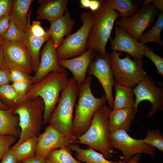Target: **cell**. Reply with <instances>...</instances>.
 <instances>
[{
    "label": "cell",
    "instance_id": "cell-1",
    "mask_svg": "<svg viewBox=\"0 0 163 163\" xmlns=\"http://www.w3.org/2000/svg\"><path fill=\"white\" fill-rule=\"evenodd\" d=\"M78 87L72 77L61 92L59 99L48 123L63 134L72 143L77 139L72 133L73 111L78 96Z\"/></svg>",
    "mask_w": 163,
    "mask_h": 163
},
{
    "label": "cell",
    "instance_id": "cell-2",
    "mask_svg": "<svg viewBox=\"0 0 163 163\" xmlns=\"http://www.w3.org/2000/svg\"><path fill=\"white\" fill-rule=\"evenodd\" d=\"M68 76L66 70L61 73L51 72L38 83L32 84L24 96L23 101L38 97L43 100L44 107L43 126L47 123L59 99L60 93L67 83Z\"/></svg>",
    "mask_w": 163,
    "mask_h": 163
},
{
    "label": "cell",
    "instance_id": "cell-3",
    "mask_svg": "<svg viewBox=\"0 0 163 163\" xmlns=\"http://www.w3.org/2000/svg\"><path fill=\"white\" fill-rule=\"evenodd\" d=\"M91 81L88 75L78 86V100L72 123L73 134L77 139L88 130L94 113L107 101L105 94L100 98L94 96L91 88Z\"/></svg>",
    "mask_w": 163,
    "mask_h": 163
},
{
    "label": "cell",
    "instance_id": "cell-4",
    "mask_svg": "<svg viewBox=\"0 0 163 163\" xmlns=\"http://www.w3.org/2000/svg\"><path fill=\"white\" fill-rule=\"evenodd\" d=\"M101 2L100 8L95 11H92L93 21L87 40L86 49L94 51L104 58L107 43L111 38L114 24L120 15L109 8L106 1Z\"/></svg>",
    "mask_w": 163,
    "mask_h": 163
},
{
    "label": "cell",
    "instance_id": "cell-5",
    "mask_svg": "<svg viewBox=\"0 0 163 163\" xmlns=\"http://www.w3.org/2000/svg\"><path fill=\"white\" fill-rule=\"evenodd\" d=\"M110 110L105 104L99 107L94 113L89 129L77 139L76 142L99 151L107 159L112 158L114 152L110 142L108 115Z\"/></svg>",
    "mask_w": 163,
    "mask_h": 163
},
{
    "label": "cell",
    "instance_id": "cell-6",
    "mask_svg": "<svg viewBox=\"0 0 163 163\" xmlns=\"http://www.w3.org/2000/svg\"><path fill=\"white\" fill-rule=\"evenodd\" d=\"M44 107L42 99L38 97L25 100L12 108V113L18 116L21 132L15 148L24 141L37 138L43 125Z\"/></svg>",
    "mask_w": 163,
    "mask_h": 163
},
{
    "label": "cell",
    "instance_id": "cell-7",
    "mask_svg": "<svg viewBox=\"0 0 163 163\" xmlns=\"http://www.w3.org/2000/svg\"><path fill=\"white\" fill-rule=\"evenodd\" d=\"M119 52L110 53L111 67L116 83L134 88L147 74L143 69L144 62L130 58L126 55L123 58Z\"/></svg>",
    "mask_w": 163,
    "mask_h": 163
},
{
    "label": "cell",
    "instance_id": "cell-8",
    "mask_svg": "<svg viewBox=\"0 0 163 163\" xmlns=\"http://www.w3.org/2000/svg\"><path fill=\"white\" fill-rule=\"evenodd\" d=\"M83 23L77 31L63 39L56 49L58 60L67 59L80 56L86 51V44L93 21L92 12L82 13L80 15Z\"/></svg>",
    "mask_w": 163,
    "mask_h": 163
},
{
    "label": "cell",
    "instance_id": "cell-9",
    "mask_svg": "<svg viewBox=\"0 0 163 163\" xmlns=\"http://www.w3.org/2000/svg\"><path fill=\"white\" fill-rule=\"evenodd\" d=\"M111 147L120 151L124 157L123 160L127 163L134 155L145 153L151 157L156 154L155 148L145 143L143 139H136L130 136L123 129L116 131L110 134Z\"/></svg>",
    "mask_w": 163,
    "mask_h": 163
},
{
    "label": "cell",
    "instance_id": "cell-10",
    "mask_svg": "<svg viewBox=\"0 0 163 163\" xmlns=\"http://www.w3.org/2000/svg\"><path fill=\"white\" fill-rule=\"evenodd\" d=\"M158 11L151 4L139 8L131 16L119 19L116 21L115 24L139 41L145 30L155 21Z\"/></svg>",
    "mask_w": 163,
    "mask_h": 163
},
{
    "label": "cell",
    "instance_id": "cell-11",
    "mask_svg": "<svg viewBox=\"0 0 163 163\" xmlns=\"http://www.w3.org/2000/svg\"><path fill=\"white\" fill-rule=\"evenodd\" d=\"M133 91L136 96L135 115L138 112L139 104L144 101H148L152 104L151 110L147 115L148 117H152L163 110L162 89L157 85L155 81L147 74L133 89Z\"/></svg>",
    "mask_w": 163,
    "mask_h": 163
},
{
    "label": "cell",
    "instance_id": "cell-12",
    "mask_svg": "<svg viewBox=\"0 0 163 163\" xmlns=\"http://www.w3.org/2000/svg\"><path fill=\"white\" fill-rule=\"evenodd\" d=\"M87 73L89 76L94 75L100 82L104 91L109 108L113 110L114 100L112 89L115 82L111 67L110 53L106 52L104 58L99 55L96 56L90 63Z\"/></svg>",
    "mask_w": 163,
    "mask_h": 163
},
{
    "label": "cell",
    "instance_id": "cell-13",
    "mask_svg": "<svg viewBox=\"0 0 163 163\" xmlns=\"http://www.w3.org/2000/svg\"><path fill=\"white\" fill-rule=\"evenodd\" d=\"M4 58L8 69L17 68L30 75L33 71L30 56L22 43L5 41L3 45Z\"/></svg>",
    "mask_w": 163,
    "mask_h": 163
},
{
    "label": "cell",
    "instance_id": "cell-14",
    "mask_svg": "<svg viewBox=\"0 0 163 163\" xmlns=\"http://www.w3.org/2000/svg\"><path fill=\"white\" fill-rule=\"evenodd\" d=\"M37 139L35 156L44 160L52 151L72 144L63 134L50 124L39 135Z\"/></svg>",
    "mask_w": 163,
    "mask_h": 163
},
{
    "label": "cell",
    "instance_id": "cell-15",
    "mask_svg": "<svg viewBox=\"0 0 163 163\" xmlns=\"http://www.w3.org/2000/svg\"><path fill=\"white\" fill-rule=\"evenodd\" d=\"M56 50L54 42L50 37L46 41L40 54V64L35 75L32 77V84L38 83L51 72L61 73L65 70L59 64Z\"/></svg>",
    "mask_w": 163,
    "mask_h": 163
},
{
    "label": "cell",
    "instance_id": "cell-16",
    "mask_svg": "<svg viewBox=\"0 0 163 163\" xmlns=\"http://www.w3.org/2000/svg\"><path fill=\"white\" fill-rule=\"evenodd\" d=\"M115 36L110 38V48L113 51L123 52L133 59L142 60L145 44L139 42L122 28H115Z\"/></svg>",
    "mask_w": 163,
    "mask_h": 163
},
{
    "label": "cell",
    "instance_id": "cell-17",
    "mask_svg": "<svg viewBox=\"0 0 163 163\" xmlns=\"http://www.w3.org/2000/svg\"><path fill=\"white\" fill-rule=\"evenodd\" d=\"M97 53L94 51L88 50L83 54L73 58L58 60L59 65L69 70L78 86L85 80L88 67Z\"/></svg>",
    "mask_w": 163,
    "mask_h": 163
},
{
    "label": "cell",
    "instance_id": "cell-18",
    "mask_svg": "<svg viewBox=\"0 0 163 163\" xmlns=\"http://www.w3.org/2000/svg\"><path fill=\"white\" fill-rule=\"evenodd\" d=\"M31 12L32 10L30 8L28 13L27 23L24 30L25 37L23 44L26 48L30 56L33 71L35 73L40 64V51L41 47L43 43L50 37V36L49 32L47 34L43 37H36L31 33L30 29V17Z\"/></svg>",
    "mask_w": 163,
    "mask_h": 163
},
{
    "label": "cell",
    "instance_id": "cell-19",
    "mask_svg": "<svg viewBox=\"0 0 163 163\" xmlns=\"http://www.w3.org/2000/svg\"><path fill=\"white\" fill-rule=\"evenodd\" d=\"M64 12L65 15L62 17L50 23L48 30L56 49L61 43L64 37L70 34L75 25L74 21L71 18L67 8Z\"/></svg>",
    "mask_w": 163,
    "mask_h": 163
},
{
    "label": "cell",
    "instance_id": "cell-20",
    "mask_svg": "<svg viewBox=\"0 0 163 163\" xmlns=\"http://www.w3.org/2000/svg\"><path fill=\"white\" fill-rule=\"evenodd\" d=\"M40 5L37 11V19H45L50 23L63 16L67 0H45L39 1Z\"/></svg>",
    "mask_w": 163,
    "mask_h": 163
},
{
    "label": "cell",
    "instance_id": "cell-21",
    "mask_svg": "<svg viewBox=\"0 0 163 163\" xmlns=\"http://www.w3.org/2000/svg\"><path fill=\"white\" fill-rule=\"evenodd\" d=\"M135 115L134 109L122 108L110 110L108 115L110 133L120 129L128 131Z\"/></svg>",
    "mask_w": 163,
    "mask_h": 163
},
{
    "label": "cell",
    "instance_id": "cell-22",
    "mask_svg": "<svg viewBox=\"0 0 163 163\" xmlns=\"http://www.w3.org/2000/svg\"><path fill=\"white\" fill-rule=\"evenodd\" d=\"M13 108L6 110L0 109V135H8L19 137L21 130L18 128V116L12 113Z\"/></svg>",
    "mask_w": 163,
    "mask_h": 163
},
{
    "label": "cell",
    "instance_id": "cell-23",
    "mask_svg": "<svg viewBox=\"0 0 163 163\" xmlns=\"http://www.w3.org/2000/svg\"><path fill=\"white\" fill-rule=\"evenodd\" d=\"M69 147L75 152L78 161L85 163H127L123 160L119 161H111L106 159L103 155L89 147L86 149L81 148L76 143H72Z\"/></svg>",
    "mask_w": 163,
    "mask_h": 163
},
{
    "label": "cell",
    "instance_id": "cell-24",
    "mask_svg": "<svg viewBox=\"0 0 163 163\" xmlns=\"http://www.w3.org/2000/svg\"><path fill=\"white\" fill-rule=\"evenodd\" d=\"M115 96L113 110L122 108L134 109L135 101L133 88L115 83Z\"/></svg>",
    "mask_w": 163,
    "mask_h": 163
},
{
    "label": "cell",
    "instance_id": "cell-25",
    "mask_svg": "<svg viewBox=\"0 0 163 163\" xmlns=\"http://www.w3.org/2000/svg\"><path fill=\"white\" fill-rule=\"evenodd\" d=\"M33 0H14L10 20L24 31L27 23V16Z\"/></svg>",
    "mask_w": 163,
    "mask_h": 163
},
{
    "label": "cell",
    "instance_id": "cell-26",
    "mask_svg": "<svg viewBox=\"0 0 163 163\" xmlns=\"http://www.w3.org/2000/svg\"><path fill=\"white\" fill-rule=\"evenodd\" d=\"M163 28V11H161L158 15L157 20L151 29L143 33L139 41L145 44L149 42H154L163 46L161 39V33Z\"/></svg>",
    "mask_w": 163,
    "mask_h": 163
},
{
    "label": "cell",
    "instance_id": "cell-27",
    "mask_svg": "<svg viewBox=\"0 0 163 163\" xmlns=\"http://www.w3.org/2000/svg\"><path fill=\"white\" fill-rule=\"evenodd\" d=\"M106 2L109 8L117 11L121 18L132 16L139 9L131 0H107Z\"/></svg>",
    "mask_w": 163,
    "mask_h": 163
},
{
    "label": "cell",
    "instance_id": "cell-28",
    "mask_svg": "<svg viewBox=\"0 0 163 163\" xmlns=\"http://www.w3.org/2000/svg\"><path fill=\"white\" fill-rule=\"evenodd\" d=\"M69 146L55 149L46 156V163H85L75 159L72 156Z\"/></svg>",
    "mask_w": 163,
    "mask_h": 163
},
{
    "label": "cell",
    "instance_id": "cell-29",
    "mask_svg": "<svg viewBox=\"0 0 163 163\" xmlns=\"http://www.w3.org/2000/svg\"><path fill=\"white\" fill-rule=\"evenodd\" d=\"M24 97L18 93L11 84L0 86V101L9 108L23 101Z\"/></svg>",
    "mask_w": 163,
    "mask_h": 163
},
{
    "label": "cell",
    "instance_id": "cell-30",
    "mask_svg": "<svg viewBox=\"0 0 163 163\" xmlns=\"http://www.w3.org/2000/svg\"><path fill=\"white\" fill-rule=\"evenodd\" d=\"M37 137L26 140L13 149L18 161L34 156L37 143Z\"/></svg>",
    "mask_w": 163,
    "mask_h": 163
},
{
    "label": "cell",
    "instance_id": "cell-31",
    "mask_svg": "<svg viewBox=\"0 0 163 163\" xmlns=\"http://www.w3.org/2000/svg\"><path fill=\"white\" fill-rule=\"evenodd\" d=\"M24 37V31L19 28L11 20L7 31L2 36L5 41L17 42L23 44Z\"/></svg>",
    "mask_w": 163,
    "mask_h": 163
},
{
    "label": "cell",
    "instance_id": "cell-32",
    "mask_svg": "<svg viewBox=\"0 0 163 163\" xmlns=\"http://www.w3.org/2000/svg\"><path fill=\"white\" fill-rule=\"evenodd\" d=\"M143 140L145 143L163 152V136L159 130H148L146 137Z\"/></svg>",
    "mask_w": 163,
    "mask_h": 163
},
{
    "label": "cell",
    "instance_id": "cell-33",
    "mask_svg": "<svg viewBox=\"0 0 163 163\" xmlns=\"http://www.w3.org/2000/svg\"><path fill=\"white\" fill-rule=\"evenodd\" d=\"M152 48L145 45L144 56L149 58L153 62L157 68L156 72L158 74L163 75V58L155 54Z\"/></svg>",
    "mask_w": 163,
    "mask_h": 163
},
{
    "label": "cell",
    "instance_id": "cell-34",
    "mask_svg": "<svg viewBox=\"0 0 163 163\" xmlns=\"http://www.w3.org/2000/svg\"><path fill=\"white\" fill-rule=\"evenodd\" d=\"M11 82H15L21 81H31L32 77L21 70L15 67L9 69Z\"/></svg>",
    "mask_w": 163,
    "mask_h": 163
},
{
    "label": "cell",
    "instance_id": "cell-35",
    "mask_svg": "<svg viewBox=\"0 0 163 163\" xmlns=\"http://www.w3.org/2000/svg\"><path fill=\"white\" fill-rule=\"evenodd\" d=\"M16 138L10 136L0 135V163L4 154L15 142Z\"/></svg>",
    "mask_w": 163,
    "mask_h": 163
},
{
    "label": "cell",
    "instance_id": "cell-36",
    "mask_svg": "<svg viewBox=\"0 0 163 163\" xmlns=\"http://www.w3.org/2000/svg\"><path fill=\"white\" fill-rule=\"evenodd\" d=\"M11 85L18 93L24 97L27 93L32 84L31 81H21L13 82Z\"/></svg>",
    "mask_w": 163,
    "mask_h": 163
},
{
    "label": "cell",
    "instance_id": "cell-37",
    "mask_svg": "<svg viewBox=\"0 0 163 163\" xmlns=\"http://www.w3.org/2000/svg\"><path fill=\"white\" fill-rule=\"evenodd\" d=\"M31 33L34 36L38 37H43L48 33V31H45L41 25V22L38 21H34L30 26Z\"/></svg>",
    "mask_w": 163,
    "mask_h": 163
},
{
    "label": "cell",
    "instance_id": "cell-38",
    "mask_svg": "<svg viewBox=\"0 0 163 163\" xmlns=\"http://www.w3.org/2000/svg\"><path fill=\"white\" fill-rule=\"evenodd\" d=\"M13 3L12 0H0V18L5 15H10Z\"/></svg>",
    "mask_w": 163,
    "mask_h": 163
},
{
    "label": "cell",
    "instance_id": "cell-39",
    "mask_svg": "<svg viewBox=\"0 0 163 163\" xmlns=\"http://www.w3.org/2000/svg\"><path fill=\"white\" fill-rule=\"evenodd\" d=\"M0 163H16L18 160L13 149L10 147L2 157Z\"/></svg>",
    "mask_w": 163,
    "mask_h": 163
},
{
    "label": "cell",
    "instance_id": "cell-40",
    "mask_svg": "<svg viewBox=\"0 0 163 163\" xmlns=\"http://www.w3.org/2000/svg\"><path fill=\"white\" fill-rule=\"evenodd\" d=\"M11 82L9 69L0 68V86L9 84Z\"/></svg>",
    "mask_w": 163,
    "mask_h": 163
},
{
    "label": "cell",
    "instance_id": "cell-41",
    "mask_svg": "<svg viewBox=\"0 0 163 163\" xmlns=\"http://www.w3.org/2000/svg\"><path fill=\"white\" fill-rule=\"evenodd\" d=\"M10 15H5L0 18V36L2 37L8 28L10 21Z\"/></svg>",
    "mask_w": 163,
    "mask_h": 163
},
{
    "label": "cell",
    "instance_id": "cell-42",
    "mask_svg": "<svg viewBox=\"0 0 163 163\" xmlns=\"http://www.w3.org/2000/svg\"><path fill=\"white\" fill-rule=\"evenodd\" d=\"M21 163H46L45 160L42 159L35 156L26 158L21 162Z\"/></svg>",
    "mask_w": 163,
    "mask_h": 163
},
{
    "label": "cell",
    "instance_id": "cell-43",
    "mask_svg": "<svg viewBox=\"0 0 163 163\" xmlns=\"http://www.w3.org/2000/svg\"><path fill=\"white\" fill-rule=\"evenodd\" d=\"M101 5V1L97 0H90L89 9L90 11L94 12L97 10Z\"/></svg>",
    "mask_w": 163,
    "mask_h": 163
},
{
    "label": "cell",
    "instance_id": "cell-44",
    "mask_svg": "<svg viewBox=\"0 0 163 163\" xmlns=\"http://www.w3.org/2000/svg\"><path fill=\"white\" fill-rule=\"evenodd\" d=\"M0 68L8 69L5 62L2 45H0Z\"/></svg>",
    "mask_w": 163,
    "mask_h": 163
},
{
    "label": "cell",
    "instance_id": "cell-45",
    "mask_svg": "<svg viewBox=\"0 0 163 163\" xmlns=\"http://www.w3.org/2000/svg\"><path fill=\"white\" fill-rule=\"evenodd\" d=\"M151 4L158 11H163V0H152Z\"/></svg>",
    "mask_w": 163,
    "mask_h": 163
},
{
    "label": "cell",
    "instance_id": "cell-46",
    "mask_svg": "<svg viewBox=\"0 0 163 163\" xmlns=\"http://www.w3.org/2000/svg\"><path fill=\"white\" fill-rule=\"evenodd\" d=\"M141 154H138L133 156L127 163H139L141 158Z\"/></svg>",
    "mask_w": 163,
    "mask_h": 163
},
{
    "label": "cell",
    "instance_id": "cell-47",
    "mask_svg": "<svg viewBox=\"0 0 163 163\" xmlns=\"http://www.w3.org/2000/svg\"><path fill=\"white\" fill-rule=\"evenodd\" d=\"M90 0H81L80 3L81 7L84 8L89 9Z\"/></svg>",
    "mask_w": 163,
    "mask_h": 163
},
{
    "label": "cell",
    "instance_id": "cell-48",
    "mask_svg": "<svg viewBox=\"0 0 163 163\" xmlns=\"http://www.w3.org/2000/svg\"><path fill=\"white\" fill-rule=\"evenodd\" d=\"M152 0H145L143 1L142 7H145L150 5L152 4Z\"/></svg>",
    "mask_w": 163,
    "mask_h": 163
},
{
    "label": "cell",
    "instance_id": "cell-49",
    "mask_svg": "<svg viewBox=\"0 0 163 163\" xmlns=\"http://www.w3.org/2000/svg\"><path fill=\"white\" fill-rule=\"evenodd\" d=\"M8 107L0 101V109L3 110H6L9 109Z\"/></svg>",
    "mask_w": 163,
    "mask_h": 163
},
{
    "label": "cell",
    "instance_id": "cell-50",
    "mask_svg": "<svg viewBox=\"0 0 163 163\" xmlns=\"http://www.w3.org/2000/svg\"><path fill=\"white\" fill-rule=\"evenodd\" d=\"M5 41V40L4 38L0 36V45H3Z\"/></svg>",
    "mask_w": 163,
    "mask_h": 163
},
{
    "label": "cell",
    "instance_id": "cell-51",
    "mask_svg": "<svg viewBox=\"0 0 163 163\" xmlns=\"http://www.w3.org/2000/svg\"><path fill=\"white\" fill-rule=\"evenodd\" d=\"M16 163H21V162H20L17 161Z\"/></svg>",
    "mask_w": 163,
    "mask_h": 163
},
{
    "label": "cell",
    "instance_id": "cell-52",
    "mask_svg": "<svg viewBox=\"0 0 163 163\" xmlns=\"http://www.w3.org/2000/svg\"></svg>",
    "mask_w": 163,
    "mask_h": 163
}]
</instances>
